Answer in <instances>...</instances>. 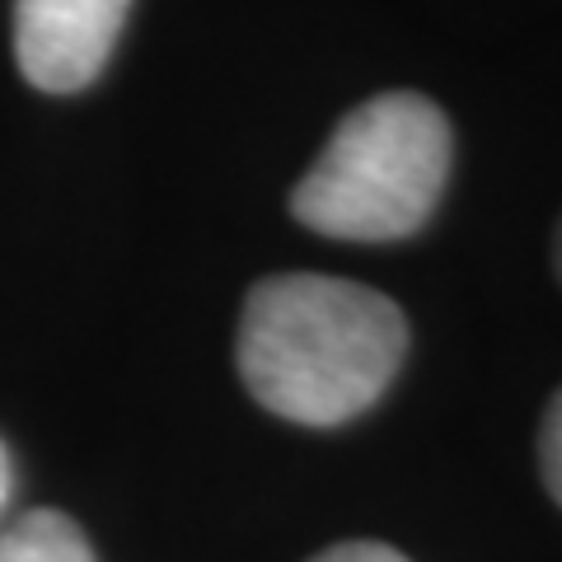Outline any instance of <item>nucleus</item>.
<instances>
[{"label":"nucleus","instance_id":"1","mask_svg":"<svg viewBox=\"0 0 562 562\" xmlns=\"http://www.w3.org/2000/svg\"><path fill=\"white\" fill-rule=\"evenodd\" d=\"M408 319L361 281L286 272L258 281L239 319V375L268 413L342 427L390 390Z\"/></svg>","mask_w":562,"mask_h":562},{"label":"nucleus","instance_id":"5","mask_svg":"<svg viewBox=\"0 0 562 562\" xmlns=\"http://www.w3.org/2000/svg\"><path fill=\"white\" fill-rule=\"evenodd\" d=\"M539 464H543V483H549L553 502L562 506V390L553 394L549 413H543V427H539Z\"/></svg>","mask_w":562,"mask_h":562},{"label":"nucleus","instance_id":"4","mask_svg":"<svg viewBox=\"0 0 562 562\" xmlns=\"http://www.w3.org/2000/svg\"><path fill=\"white\" fill-rule=\"evenodd\" d=\"M0 562H99V558L70 516L29 512L0 530Z\"/></svg>","mask_w":562,"mask_h":562},{"label":"nucleus","instance_id":"8","mask_svg":"<svg viewBox=\"0 0 562 562\" xmlns=\"http://www.w3.org/2000/svg\"><path fill=\"white\" fill-rule=\"evenodd\" d=\"M558 277H562V225H558Z\"/></svg>","mask_w":562,"mask_h":562},{"label":"nucleus","instance_id":"2","mask_svg":"<svg viewBox=\"0 0 562 562\" xmlns=\"http://www.w3.org/2000/svg\"><path fill=\"white\" fill-rule=\"evenodd\" d=\"M450 122L431 99L390 90L351 109L291 192L295 221L351 244H394L431 221L450 179Z\"/></svg>","mask_w":562,"mask_h":562},{"label":"nucleus","instance_id":"7","mask_svg":"<svg viewBox=\"0 0 562 562\" xmlns=\"http://www.w3.org/2000/svg\"><path fill=\"white\" fill-rule=\"evenodd\" d=\"M14 497V464H10V450L0 441V516H5V506Z\"/></svg>","mask_w":562,"mask_h":562},{"label":"nucleus","instance_id":"6","mask_svg":"<svg viewBox=\"0 0 562 562\" xmlns=\"http://www.w3.org/2000/svg\"><path fill=\"white\" fill-rule=\"evenodd\" d=\"M310 562H408L398 549H390V543H371V539H351V543H333V549H324L319 558Z\"/></svg>","mask_w":562,"mask_h":562},{"label":"nucleus","instance_id":"3","mask_svg":"<svg viewBox=\"0 0 562 562\" xmlns=\"http://www.w3.org/2000/svg\"><path fill=\"white\" fill-rule=\"evenodd\" d=\"M132 0H14V57L33 90L76 94L109 66Z\"/></svg>","mask_w":562,"mask_h":562}]
</instances>
